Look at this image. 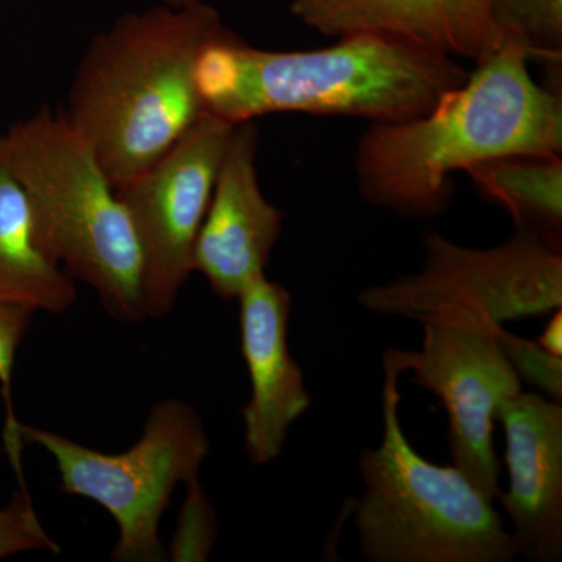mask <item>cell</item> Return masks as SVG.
I'll return each mask as SVG.
<instances>
[{
	"mask_svg": "<svg viewBox=\"0 0 562 562\" xmlns=\"http://www.w3.org/2000/svg\"><path fill=\"white\" fill-rule=\"evenodd\" d=\"M233 127L203 114L160 160L116 188L138 235L144 308L151 319L172 312L190 279L192 250Z\"/></svg>",
	"mask_w": 562,
	"mask_h": 562,
	"instance_id": "cell-9",
	"label": "cell"
},
{
	"mask_svg": "<svg viewBox=\"0 0 562 562\" xmlns=\"http://www.w3.org/2000/svg\"><path fill=\"white\" fill-rule=\"evenodd\" d=\"M497 336L519 379L532 384L550 401L561 402L562 358L547 353L538 342L513 335L503 327L498 328Z\"/></svg>",
	"mask_w": 562,
	"mask_h": 562,
	"instance_id": "cell-20",
	"label": "cell"
},
{
	"mask_svg": "<svg viewBox=\"0 0 562 562\" xmlns=\"http://www.w3.org/2000/svg\"><path fill=\"white\" fill-rule=\"evenodd\" d=\"M468 77L450 55L371 32L339 36L322 49L281 52L250 46L225 27L195 65L203 111L232 125L272 113L409 121Z\"/></svg>",
	"mask_w": 562,
	"mask_h": 562,
	"instance_id": "cell-2",
	"label": "cell"
},
{
	"mask_svg": "<svg viewBox=\"0 0 562 562\" xmlns=\"http://www.w3.org/2000/svg\"><path fill=\"white\" fill-rule=\"evenodd\" d=\"M465 173L483 198L508 211L516 227L535 228L561 246V157L497 158Z\"/></svg>",
	"mask_w": 562,
	"mask_h": 562,
	"instance_id": "cell-15",
	"label": "cell"
},
{
	"mask_svg": "<svg viewBox=\"0 0 562 562\" xmlns=\"http://www.w3.org/2000/svg\"><path fill=\"white\" fill-rule=\"evenodd\" d=\"M3 140L41 250L98 292L111 319H146L138 235L87 140L49 109L11 125Z\"/></svg>",
	"mask_w": 562,
	"mask_h": 562,
	"instance_id": "cell-4",
	"label": "cell"
},
{
	"mask_svg": "<svg viewBox=\"0 0 562 562\" xmlns=\"http://www.w3.org/2000/svg\"><path fill=\"white\" fill-rule=\"evenodd\" d=\"M224 29L205 2L161 5L124 14L91 41L65 116L114 190L160 160L205 114L195 65Z\"/></svg>",
	"mask_w": 562,
	"mask_h": 562,
	"instance_id": "cell-3",
	"label": "cell"
},
{
	"mask_svg": "<svg viewBox=\"0 0 562 562\" xmlns=\"http://www.w3.org/2000/svg\"><path fill=\"white\" fill-rule=\"evenodd\" d=\"M32 310L13 303L0 302V386L5 398L7 420L3 428V439L9 453L11 465L20 468L22 438L20 436V420L13 412L11 402V379H13L14 361H16L18 349L31 330L33 316Z\"/></svg>",
	"mask_w": 562,
	"mask_h": 562,
	"instance_id": "cell-18",
	"label": "cell"
},
{
	"mask_svg": "<svg viewBox=\"0 0 562 562\" xmlns=\"http://www.w3.org/2000/svg\"><path fill=\"white\" fill-rule=\"evenodd\" d=\"M497 422L505 432L509 491L501 501L513 524L517 558H562V405L538 392H519L503 403Z\"/></svg>",
	"mask_w": 562,
	"mask_h": 562,
	"instance_id": "cell-11",
	"label": "cell"
},
{
	"mask_svg": "<svg viewBox=\"0 0 562 562\" xmlns=\"http://www.w3.org/2000/svg\"><path fill=\"white\" fill-rule=\"evenodd\" d=\"M528 63L524 44L503 36L428 113L371 124L355 151L361 198L409 220H430L452 203L454 172L497 158L561 157V91L532 80Z\"/></svg>",
	"mask_w": 562,
	"mask_h": 562,
	"instance_id": "cell-1",
	"label": "cell"
},
{
	"mask_svg": "<svg viewBox=\"0 0 562 562\" xmlns=\"http://www.w3.org/2000/svg\"><path fill=\"white\" fill-rule=\"evenodd\" d=\"M422 243L420 271L361 291V308L419 324L469 313L503 325L562 306L561 246L535 228L517 225L508 241L491 249L462 247L432 231Z\"/></svg>",
	"mask_w": 562,
	"mask_h": 562,
	"instance_id": "cell-7",
	"label": "cell"
},
{
	"mask_svg": "<svg viewBox=\"0 0 562 562\" xmlns=\"http://www.w3.org/2000/svg\"><path fill=\"white\" fill-rule=\"evenodd\" d=\"M184 486L187 495L166 553L168 561L205 562L220 538V520L199 479L184 483Z\"/></svg>",
	"mask_w": 562,
	"mask_h": 562,
	"instance_id": "cell-17",
	"label": "cell"
},
{
	"mask_svg": "<svg viewBox=\"0 0 562 562\" xmlns=\"http://www.w3.org/2000/svg\"><path fill=\"white\" fill-rule=\"evenodd\" d=\"M258 144L257 121L233 127L192 250V272L202 273L224 301H238L266 273L283 231L284 213L265 198L258 180Z\"/></svg>",
	"mask_w": 562,
	"mask_h": 562,
	"instance_id": "cell-10",
	"label": "cell"
},
{
	"mask_svg": "<svg viewBox=\"0 0 562 562\" xmlns=\"http://www.w3.org/2000/svg\"><path fill=\"white\" fill-rule=\"evenodd\" d=\"M491 16L502 36L519 40L530 60L561 79L562 0H490Z\"/></svg>",
	"mask_w": 562,
	"mask_h": 562,
	"instance_id": "cell-16",
	"label": "cell"
},
{
	"mask_svg": "<svg viewBox=\"0 0 562 562\" xmlns=\"http://www.w3.org/2000/svg\"><path fill=\"white\" fill-rule=\"evenodd\" d=\"M239 301L241 350L250 375V401L243 408L244 449L254 464L280 457L288 431L312 406L301 366L288 347L292 297L261 273Z\"/></svg>",
	"mask_w": 562,
	"mask_h": 562,
	"instance_id": "cell-12",
	"label": "cell"
},
{
	"mask_svg": "<svg viewBox=\"0 0 562 562\" xmlns=\"http://www.w3.org/2000/svg\"><path fill=\"white\" fill-rule=\"evenodd\" d=\"M35 550L61 553L58 543L44 530L27 486L22 483L9 505L0 508V560Z\"/></svg>",
	"mask_w": 562,
	"mask_h": 562,
	"instance_id": "cell-19",
	"label": "cell"
},
{
	"mask_svg": "<svg viewBox=\"0 0 562 562\" xmlns=\"http://www.w3.org/2000/svg\"><path fill=\"white\" fill-rule=\"evenodd\" d=\"M76 301V281L36 243L27 195L0 135V302L61 314Z\"/></svg>",
	"mask_w": 562,
	"mask_h": 562,
	"instance_id": "cell-14",
	"label": "cell"
},
{
	"mask_svg": "<svg viewBox=\"0 0 562 562\" xmlns=\"http://www.w3.org/2000/svg\"><path fill=\"white\" fill-rule=\"evenodd\" d=\"M419 351L392 350L402 372L430 391L449 417V446L458 469L487 501H501V461L494 428L503 403L522 392L501 342V324L486 316L446 313L420 322Z\"/></svg>",
	"mask_w": 562,
	"mask_h": 562,
	"instance_id": "cell-8",
	"label": "cell"
},
{
	"mask_svg": "<svg viewBox=\"0 0 562 562\" xmlns=\"http://www.w3.org/2000/svg\"><path fill=\"white\" fill-rule=\"evenodd\" d=\"M291 13L331 38L382 33L475 65L503 41L490 0H291Z\"/></svg>",
	"mask_w": 562,
	"mask_h": 562,
	"instance_id": "cell-13",
	"label": "cell"
},
{
	"mask_svg": "<svg viewBox=\"0 0 562 562\" xmlns=\"http://www.w3.org/2000/svg\"><path fill=\"white\" fill-rule=\"evenodd\" d=\"M22 441L50 454L65 494L98 503L117 525L111 560L168 561L160 539L162 514L180 483L199 479L210 453L202 417L190 403L165 398L155 403L143 435L132 449L103 453L63 436L21 424Z\"/></svg>",
	"mask_w": 562,
	"mask_h": 562,
	"instance_id": "cell-6",
	"label": "cell"
},
{
	"mask_svg": "<svg viewBox=\"0 0 562 562\" xmlns=\"http://www.w3.org/2000/svg\"><path fill=\"white\" fill-rule=\"evenodd\" d=\"M165 5L173 7V9H183V7L198 5L203 0H162Z\"/></svg>",
	"mask_w": 562,
	"mask_h": 562,
	"instance_id": "cell-22",
	"label": "cell"
},
{
	"mask_svg": "<svg viewBox=\"0 0 562 562\" xmlns=\"http://www.w3.org/2000/svg\"><path fill=\"white\" fill-rule=\"evenodd\" d=\"M383 439L361 453L364 491L355 509L369 562H512L516 546L494 502L458 469L417 453L398 416L402 369L384 351Z\"/></svg>",
	"mask_w": 562,
	"mask_h": 562,
	"instance_id": "cell-5",
	"label": "cell"
},
{
	"mask_svg": "<svg viewBox=\"0 0 562 562\" xmlns=\"http://www.w3.org/2000/svg\"><path fill=\"white\" fill-rule=\"evenodd\" d=\"M539 347L553 357L562 358V313L561 308L554 312L552 321L543 328L541 336L536 339Z\"/></svg>",
	"mask_w": 562,
	"mask_h": 562,
	"instance_id": "cell-21",
	"label": "cell"
}]
</instances>
